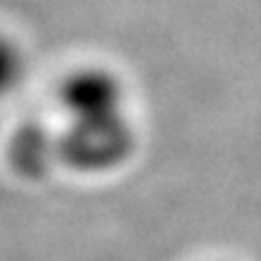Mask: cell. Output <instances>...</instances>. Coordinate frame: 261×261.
<instances>
[{"label": "cell", "instance_id": "obj_3", "mask_svg": "<svg viewBox=\"0 0 261 261\" xmlns=\"http://www.w3.org/2000/svg\"><path fill=\"white\" fill-rule=\"evenodd\" d=\"M8 160L13 170L23 177H43L59 158V135H51L41 124H23L8 145Z\"/></svg>", "mask_w": 261, "mask_h": 261}, {"label": "cell", "instance_id": "obj_2", "mask_svg": "<svg viewBox=\"0 0 261 261\" xmlns=\"http://www.w3.org/2000/svg\"><path fill=\"white\" fill-rule=\"evenodd\" d=\"M59 104L66 117L114 112V109H127V91L122 79L112 69L82 66L61 82Z\"/></svg>", "mask_w": 261, "mask_h": 261}, {"label": "cell", "instance_id": "obj_4", "mask_svg": "<svg viewBox=\"0 0 261 261\" xmlns=\"http://www.w3.org/2000/svg\"><path fill=\"white\" fill-rule=\"evenodd\" d=\"M25 76V54L15 38L0 33V99L13 94Z\"/></svg>", "mask_w": 261, "mask_h": 261}, {"label": "cell", "instance_id": "obj_1", "mask_svg": "<svg viewBox=\"0 0 261 261\" xmlns=\"http://www.w3.org/2000/svg\"><path fill=\"white\" fill-rule=\"evenodd\" d=\"M137 147V129L127 109L69 117L59 132V158L76 173H109L122 168Z\"/></svg>", "mask_w": 261, "mask_h": 261}]
</instances>
